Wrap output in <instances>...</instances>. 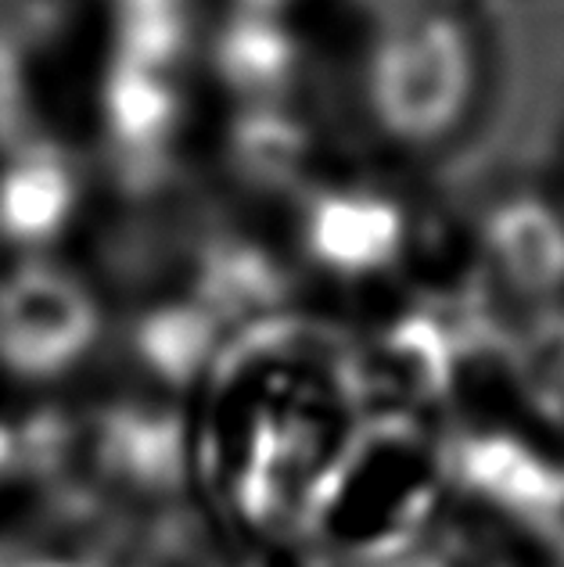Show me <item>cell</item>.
<instances>
[{"label":"cell","mask_w":564,"mask_h":567,"mask_svg":"<svg viewBox=\"0 0 564 567\" xmlns=\"http://www.w3.org/2000/svg\"><path fill=\"white\" fill-rule=\"evenodd\" d=\"M76 208V176L48 141L11 152L0 173V234L14 245H48Z\"/></svg>","instance_id":"5"},{"label":"cell","mask_w":564,"mask_h":567,"mask_svg":"<svg viewBox=\"0 0 564 567\" xmlns=\"http://www.w3.org/2000/svg\"><path fill=\"white\" fill-rule=\"evenodd\" d=\"M302 241L338 277L378 274L403 248V216L375 190H324L306 208Z\"/></svg>","instance_id":"3"},{"label":"cell","mask_w":564,"mask_h":567,"mask_svg":"<svg viewBox=\"0 0 564 567\" xmlns=\"http://www.w3.org/2000/svg\"><path fill=\"white\" fill-rule=\"evenodd\" d=\"M101 109H105V126L115 152L133 173L152 169L162 158L176 130V115H181L170 72L133 65L123 58L112 62Z\"/></svg>","instance_id":"6"},{"label":"cell","mask_w":564,"mask_h":567,"mask_svg":"<svg viewBox=\"0 0 564 567\" xmlns=\"http://www.w3.org/2000/svg\"><path fill=\"white\" fill-rule=\"evenodd\" d=\"M295 48L280 33L270 11L245 8L224 40H219V69L245 94H274L291 76Z\"/></svg>","instance_id":"7"},{"label":"cell","mask_w":564,"mask_h":567,"mask_svg":"<svg viewBox=\"0 0 564 567\" xmlns=\"http://www.w3.org/2000/svg\"><path fill=\"white\" fill-rule=\"evenodd\" d=\"M187 0H115V58L170 72L187 43Z\"/></svg>","instance_id":"8"},{"label":"cell","mask_w":564,"mask_h":567,"mask_svg":"<svg viewBox=\"0 0 564 567\" xmlns=\"http://www.w3.org/2000/svg\"><path fill=\"white\" fill-rule=\"evenodd\" d=\"M474 48L450 14H407L375 40L363 97L378 130L407 147L447 141L474 97Z\"/></svg>","instance_id":"1"},{"label":"cell","mask_w":564,"mask_h":567,"mask_svg":"<svg viewBox=\"0 0 564 567\" xmlns=\"http://www.w3.org/2000/svg\"><path fill=\"white\" fill-rule=\"evenodd\" d=\"M517 520L536 535V539L564 560V467H551L536 488V496L525 503Z\"/></svg>","instance_id":"11"},{"label":"cell","mask_w":564,"mask_h":567,"mask_svg":"<svg viewBox=\"0 0 564 567\" xmlns=\"http://www.w3.org/2000/svg\"><path fill=\"white\" fill-rule=\"evenodd\" d=\"M237 166L256 181H285L302 158V130L277 112H252L237 126Z\"/></svg>","instance_id":"10"},{"label":"cell","mask_w":564,"mask_h":567,"mask_svg":"<svg viewBox=\"0 0 564 567\" xmlns=\"http://www.w3.org/2000/svg\"><path fill=\"white\" fill-rule=\"evenodd\" d=\"M514 363L532 402L564 424V312H543L529 327Z\"/></svg>","instance_id":"9"},{"label":"cell","mask_w":564,"mask_h":567,"mask_svg":"<svg viewBox=\"0 0 564 567\" xmlns=\"http://www.w3.org/2000/svg\"><path fill=\"white\" fill-rule=\"evenodd\" d=\"M98 302L54 266H22L0 280V363L19 378H58L94 349Z\"/></svg>","instance_id":"2"},{"label":"cell","mask_w":564,"mask_h":567,"mask_svg":"<svg viewBox=\"0 0 564 567\" xmlns=\"http://www.w3.org/2000/svg\"><path fill=\"white\" fill-rule=\"evenodd\" d=\"M485 251L511 291L551 298L564 288V219L551 205L517 194L485 219Z\"/></svg>","instance_id":"4"},{"label":"cell","mask_w":564,"mask_h":567,"mask_svg":"<svg viewBox=\"0 0 564 567\" xmlns=\"http://www.w3.org/2000/svg\"><path fill=\"white\" fill-rule=\"evenodd\" d=\"M277 4H285V0H245V8H256V11H274Z\"/></svg>","instance_id":"12"}]
</instances>
